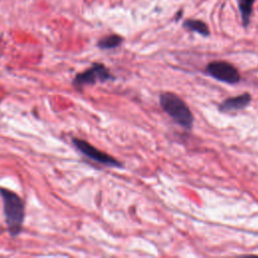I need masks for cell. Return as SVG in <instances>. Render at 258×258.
<instances>
[{"mask_svg": "<svg viewBox=\"0 0 258 258\" xmlns=\"http://www.w3.org/2000/svg\"><path fill=\"white\" fill-rule=\"evenodd\" d=\"M114 79V76H112L109 69L104 63L94 62L89 69L76 75L73 80V86L77 89H81L87 85L105 83Z\"/></svg>", "mask_w": 258, "mask_h": 258, "instance_id": "3957f363", "label": "cell"}, {"mask_svg": "<svg viewBox=\"0 0 258 258\" xmlns=\"http://www.w3.org/2000/svg\"><path fill=\"white\" fill-rule=\"evenodd\" d=\"M72 143L80 153H82L84 156L97 163L111 167H123V164L118 159L107 154L104 151H101L100 149H98L97 147H95L94 145H92L91 143L84 139L73 137Z\"/></svg>", "mask_w": 258, "mask_h": 258, "instance_id": "277c9868", "label": "cell"}, {"mask_svg": "<svg viewBox=\"0 0 258 258\" xmlns=\"http://www.w3.org/2000/svg\"><path fill=\"white\" fill-rule=\"evenodd\" d=\"M256 0H237V6L240 12L241 21L244 27H247L250 23V18L253 11V5Z\"/></svg>", "mask_w": 258, "mask_h": 258, "instance_id": "52a82bcc", "label": "cell"}, {"mask_svg": "<svg viewBox=\"0 0 258 258\" xmlns=\"http://www.w3.org/2000/svg\"><path fill=\"white\" fill-rule=\"evenodd\" d=\"M0 197L3 202L5 224L10 237L19 236L23 229L25 218V203L15 191L0 186Z\"/></svg>", "mask_w": 258, "mask_h": 258, "instance_id": "6da1fadb", "label": "cell"}, {"mask_svg": "<svg viewBox=\"0 0 258 258\" xmlns=\"http://www.w3.org/2000/svg\"><path fill=\"white\" fill-rule=\"evenodd\" d=\"M252 101V96L249 93H243L241 95L230 97L224 100L219 105V111L223 113H229L245 109Z\"/></svg>", "mask_w": 258, "mask_h": 258, "instance_id": "8992f818", "label": "cell"}, {"mask_svg": "<svg viewBox=\"0 0 258 258\" xmlns=\"http://www.w3.org/2000/svg\"><path fill=\"white\" fill-rule=\"evenodd\" d=\"M206 71L208 75L223 83L237 84L241 80L238 69L232 63L225 60L211 61L207 66Z\"/></svg>", "mask_w": 258, "mask_h": 258, "instance_id": "5b68a950", "label": "cell"}, {"mask_svg": "<svg viewBox=\"0 0 258 258\" xmlns=\"http://www.w3.org/2000/svg\"><path fill=\"white\" fill-rule=\"evenodd\" d=\"M124 38L118 34H111V35H107L103 38H101L97 45L99 48L101 49H113L118 47L122 42H123Z\"/></svg>", "mask_w": 258, "mask_h": 258, "instance_id": "9c48e42d", "label": "cell"}, {"mask_svg": "<svg viewBox=\"0 0 258 258\" xmlns=\"http://www.w3.org/2000/svg\"><path fill=\"white\" fill-rule=\"evenodd\" d=\"M161 109L179 126L190 130L194 124V115L186 103L174 93L163 92L159 95Z\"/></svg>", "mask_w": 258, "mask_h": 258, "instance_id": "7a4b0ae2", "label": "cell"}, {"mask_svg": "<svg viewBox=\"0 0 258 258\" xmlns=\"http://www.w3.org/2000/svg\"><path fill=\"white\" fill-rule=\"evenodd\" d=\"M183 27L189 31L197 32L203 36L210 35V29L209 26L202 20L199 19H186L183 22Z\"/></svg>", "mask_w": 258, "mask_h": 258, "instance_id": "ba28073f", "label": "cell"}]
</instances>
